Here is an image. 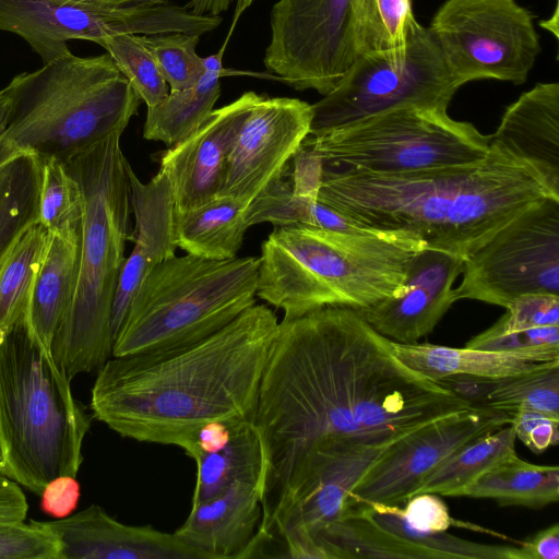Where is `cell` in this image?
Here are the masks:
<instances>
[{
	"mask_svg": "<svg viewBox=\"0 0 559 559\" xmlns=\"http://www.w3.org/2000/svg\"><path fill=\"white\" fill-rule=\"evenodd\" d=\"M311 105L257 94L230 145L216 195L248 205L277 178L310 133Z\"/></svg>",
	"mask_w": 559,
	"mask_h": 559,
	"instance_id": "16",
	"label": "cell"
},
{
	"mask_svg": "<svg viewBox=\"0 0 559 559\" xmlns=\"http://www.w3.org/2000/svg\"><path fill=\"white\" fill-rule=\"evenodd\" d=\"M129 180L135 217L134 247L126 258L114 298V341L140 283L156 265L175 257L178 248L174 233L175 202L166 175L158 170L147 182H142L130 166Z\"/></svg>",
	"mask_w": 559,
	"mask_h": 559,
	"instance_id": "20",
	"label": "cell"
},
{
	"mask_svg": "<svg viewBox=\"0 0 559 559\" xmlns=\"http://www.w3.org/2000/svg\"><path fill=\"white\" fill-rule=\"evenodd\" d=\"M442 382L474 405L507 413L534 411L559 419V360L502 379L450 377Z\"/></svg>",
	"mask_w": 559,
	"mask_h": 559,
	"instance_id": "27",
	"label": "cell"
},
{
	"mask_svg": "<svg viewBox=\"0 0 559 559\" xmlns=\"http://www.w3.org/2000/svg\"><path fill=\"white\" fill-rule=\"evenodd\" d=\"M12 108V97L9 88L5 86L0 90V136L7 129Z\"/></svg>",
	"mask_w": 559,
	"mask_h": 559,
	"instance_id": "48",
	"label": "cell"
},
{
	"mask_svg": "<svg viewBox=\"0 0 559 559\" xmlns=\"http://www.w3.org/2000/svg\"><path fill=\"white\" fill-rule=\"evenodd\" d=\"M242 202L215 195L205 203L174 213L177 247L188 254L209 260H229L237 257L249 227Z\"/></svg>",
	"mask_w": 559,
	"mask_h": 559,
	"instance_id": "25",
	"label": "cell"
},
{
	"mask_svg": "<svg viewBox=\"0 0 559 559\" xmlns=\"http://www.w3.org/2000/svg\"><path fill=\"white\" fill-rule=\"evenodd\" d=\"M490 142L534 166L559 194V84L537 83L507 107Z\"/></svg>",
	"mask_w": 559,
	"mask_h": 559,
	"instance_id": "22",
	"label": "cell"
},
{
	"mask_svg": "<svg viewBox=\"0 0 559 559\" xmlns=\"http://www.w3.org/2000/svg\"><path fill=\"white\" fill-rule=\"evenodd\" d=\"M394 355L421 376L440 382L450 377L502 379L546 367L559 360V348L489 350L430 343L391 341Z\"/></svg>",
	"mask_w": 559,
	"mask_h": 559,
	"instance_id": "23",
	"label": "cell"
},
{
	"mask_svg": "<svg viewBox=\"0 0 559 559\" xmlns=\"http://www.w3.org/2000/svg\"><path fill=\"white\" fill-rule=\"evenodd\" d=\"M511 423V413L474 405L394 441L373 462L350 502L402 506L447 459L473 439ZM349 508V507H348Z\"/></svg>",
	"mask_w": 559,
	"mask_h": 559,
	"instance_id": "15",
	"label": "cell"
},
{
	"mask_svg": "<svg viewBox=\"0 0 559 559\" xmlns=\"http://www.w3.org/2000/svg\"><path fill=\"white\" fill-rule=\"evenodd\" d=\"M277 328L275 313L254 304L193 343L111 356L97 370L92 416L122 437L187 453L206 424L254 419Z\"/></svg>",
	"mask_w": 559,
	"mask_h": 559,
	"instance_id": "2",
	"label": "cell"
},
{
	"mask_svg": "<svg viewBox=\"0 0 559 559\" xmlns=\"http://www.w3.org/2000/svg\"><path fill=\"white\" fill-rule=\"evenodd\" d=\"M507 312L490 328L491 332L559 326V296L526 294L514 298Z\"/></svg>",
	"mask_w": 559,
	"mask_h": 559,
	"instance_id": "40",
	"label": "cell"
},
{
	"mask_svg": "<svg viewBox=\"0 0 559 559\" xmlns=\"http://www.w3.org/2000/svg\"><path fill=\"white\" fill-rule=\"evenodd\" d=\"M59 533L50 522L0 524V559H63Z\"/></svg>",
	"mask_w": 559,
	"mask_h": 559,
	"instance_id": "39",
	"label": "cell"
},
{
	"mask_svg": "<svg viewBox=\"0 0 559 559\" xmlns=\"http://www.w3.org/2000/svg\"><path fill=\"white\" fill-rule=\"evenodd\" d=\"M116 131L64 166L78 182L83 206L80 263L70 308L51 354L73 379L98 370L111 356V311L130 236V164Z\"/></svg>",
	"mask_w": 559,
	"mask_h": 559,
	"instance_id": "5",
	"label": "cell"
},
{
	"mask_svg": "<svg viewBox=\"0 0 559 559\" xmlns=\"http://www.w3.org/2000/svg\"><path fill=\"white\" fill-rule=\"evenodd\" d=\"M254 0H236L235 10L233 14V23L231 27L236 25L239 17L243 14V12L249 9V7L253 3Z\"/></svg>",
	"mask_w": 559,
	"mask_h": 559,
	"instance_id": "50",
	"label": "cell"
},
{
	"mask_svg": "<svg viewBox=\"0 0 559 559\" xmlns=\"http://www.w3.org/2000/svg\"><path fill=\"white\" fill-rule=\"evenodd\" d=\"M12 108L0 136V166L20 154L66 164L116 131L123 132L141 103L106 52H72L15 75L7 85Z\"/></svg>",
	"mask_w": 559,
	"mask_h": 559,
	"instance_id": "6",
	"label": "cell"
},
{
	"mask_svg": "<svg viewBox=\"0 0 559 559\" xmlns=\"http://www.w3.org/2000/svg\"><path fill=\"white\" fill-rule=\"evenodd\" d=\"M460 87L430 32L417 23L403 50L356 58L336 86L311 105L309 134L397 107L448 110Z\"/></svg>",
	"mask_w": 559,
	"mask_h": 559,
	"instance_id": "10",
	"label": "cell"
},
{
	"mask_svg": "<svg viewBox=\"0 0 559 559\" xmlns=\"http://www.w3.org/2000/svg\"><path fill=\"white\" fill-rule=\"evenodd\" d=\"M28 502L21 486L0 472V524L26 520Z\"/></svg>",
	"mask_w": 559,
	"mask_h": 559,
	"instance_id": "45",
	"label": "cell"
},
{
	"mask_svg": "<svg viewBox=\"0 0 559 559\" xmlns=\"http://www.w3.org/2000/svg\"><path fill=\"white\" fill-rule=\"evenodd\" d=\"M510 425L514 429L516 439L536 454L558 444V418L534 411L518 409L511 413Z\"/></svg>",
	"mask_w": 559,
	"mask_h": 559,
	"instance_id": "43",
	"label": "cell"
},
{
	"mask_svg": "<svg viewBox=\"0 0 559 559\" xmlns=\"http://www.w3.org/2000/svg\"><path fill=\"white\" fill-rule=\"evenodd\" d=\"M474 404L404 365L391 340L345 306L278 322L253 423L266 471L257 533L267 531L296 465L335 442L390 445Z\"/></svg>",
	"mask_w": 559,
	"mask_h": 559,
	"instance_id": "1",
	"label": "cell"
},
{
	"mask_svg": "<svg viewBox=\"0 0 559 559\" xmlns=\"http://www.w3.org/2000/svg\"><path fill=\"white\" fill-rule=\"evenodd\" d=\"M427 28L460 86L523 84L542 50L534 17L516 0H445Z\"/></svg>",
	"mask_w": 559,
	"mask_h": 559,
	"instance_id": "12",
	"label": "cell"
},
{
	"mask_svg": "<svg viewBox=\"0 0 559 559\" xmlns=\"http://www.w3.org/2000/svg\"><path fill=\"white\" fill-rule=\"evenodd\" d=\"M515 440L516 436L511 425L473 439L436 468L416 493L431 492L461 497L481 475L516 453Z\"/></svg>",
	"mask_w": 559,
	"mask_h": 559,
	"instance_id": "32",
	"label": "cell"
},
{
	"mask_svg": "<svg viewBox=\"0 0 559 559\" xmlns=\"http://www.w3.org/2000/svg\"><path fill=\"white\" fill-rule=\"evenodd\" d=\"M313 536L329 559H439L436 552L381 525L362 503L350 504Z\"/></svg>",
	"mask_w": 559,
	"mask_h": 559,
	"instance_id": "26",
	"label": "cell"
},
{
	"mask_svg": "<svg viewBox=\"0 0 559 559\" xmlns=\"http://www.w3.org/2000/svg\"><path fill=\"white\" fill-rule=\"evenodd\" d=\"M102 46L112 58L120 72L130 82L136 95L147 107L162 102L169 87L147 49L138 35H117L100 38Z\"/></svg>",
	"mask_w": 559,
	"mask_h": 559,
	"instance_id": "38",
	"label": "cell"
},
{
	"mask_svg": "<svg viewBox=\"0 0 559 559\" xmlns=\"http://www.w3.org/2000/svg\"><path fill=\"white\" fill-rule=\"evenodd\" d=\"M81 235L49 233L46 251L31 292L24 321L28 334L51 353L76 288Z\"/></svg>",
	"mask_w": 559,
	"mask_h": 559,
	"instance_id": "24",
	"label": "cell"
},
{
	"mask_svg": "<svg viewBox=\"0 0 559 559\" xmlns=\"http://www.w3.org/2000/svg\"><path fill=\"white\" fill-rule=\"evenodd\" d=\"M71 380L24 318L0 342V472L37 496L57 477H76L83 462L93 416Z\"/></svg>",
	"mask_w": 559,
	"mask_h": 559,
	"instance_id": "7",
	"label": "cell"
},
{
	"mask_svg": "<svg viewBox=\"0 0 559 559\" xmlns=\"http://www.w3.org/2000/svg\"><path fill=\"white\" fill-rule=\"evenodd\" d=\"M82 217V195L75 179L64 164L56 160L44 163L38 223L48 233L80 236Z\"/></svg>",
	"mask_w": 559,
	"mask_h": 559,
	"instance_id": "36",
	"label": "cell"
},
{
	"mask_svg": "<svg viewBox=\"0 0 559 559\" xmlns=\"http://www.w3.org/2000/svg\"><path fill=\"white\" fill-rule=\"evenodd\" d=\"M51 524L60 535L63 559H211L175 533L123 524L97 504Z\"/></svg>",
	"mask_w": 559,
	"mask_h": 559,
	"instance_id": "19",
	"label": "cell"
},
{
	"mask_svg": "<svg viewBox=\"0 0 559 559\" xmlns=\"http://www.w3.org/2000/svg\"><path fill=\"white\" fill-rule=\"evenodd\" d=\"M254 95L246 92L213 109L191 135L163 153L159 170L169 181L175 210L197 207L218 193L230 145Z\"/></svg>",
	"mask_w": 559,
	"mask_h": 559,
	"instance_id": "18",
	"label": "cell"
},
{
	"mask_svg": "<svg viewBox=\"0 0 559 559\" xmlns=\"http://www.w3.org/2000/svg\"><path fill=\"white\" fill-rule=\"evenodd\" d=\"M44 163L34 154H20L0 166V263L34 224Z\"/></svg>",
	"mask_w": 559,
	"mask_h": 559,
	"instance_id": "31",
	"label": "cell"
},
{
	"mask_svg": "<svg viewBox=\"0 0 559 559\" xmlns=\"http://www.w3.org/2000/svg\"><path fill=\"white\" fill-rule=\"evenodd\" d=\"M520 559H559V525L542 530L519 546Z\"/></svg>",
	"mask_w": 559,
	"mask_h": 559,
	"instance_id": "46",
	"label": "cell"
},
{
	"mask_svg": "<svg viewBox=\"0 0 559 559\" xmlns=\"http://www.w3.org/2000/svg\"><path fill=\"white\" fill-rule=\"evenodd\" d=\"M84 3L103 4V5H120V4H132V3H164L170 0H73Z\"/></svg>",
	"mask_w": 559,
	"mask_h": 559,
	"instance_id": "49",
	"label": "cell"
},
{
	"mask_svg": "<svg viewBox=\"0 0 559 559\" xmlns=\"http://www.w3.org/2000/svg\"><path fill=\"white\" fill-rule=\"evenodd\" d=\"M260 259L192 254L156 265L140 283L117 333L112 356L202 340L255 304Z\"/></svg>",
	"mask_w": 559,
	"mask_h": 559,
	"instance_id": "8",
	"label": "cell"
},
{
	"mask_svg": "<svg viewBox=\"0 0 559 559\" xmlns=\"http://www.w3.org/2000/svg\"><path fill=\"white\" fill-rule=\"evenodd\" d=\"M417 23L412 0H352L350 39L356 58L403 50Z\"/></svg>",
	"mask_w": 559,
	"mask_h": 559,
	"instance_id": "33",
	"label": "cell"
},
{
	"mask_svg": "<svg viewBox=\"0 0 559 559\" xmlns=\"http://www.w3.org/2000/svg\"><path fill=\"white\" fill-rule=\"evenodd\" d=\"M464 260L425 247L413 257L397 296L358 311L384 337L402 344L417 343L433 331L456 301L452 286L462 273Z\"/></svg>",
	"mask_w": 559,
	"mask_h": 559,
	"instance_id": "17",
	"label": "cell"
},
{
	"mask_svg": "<svg viewBox=\"0 0 559 559\" xmlns=\"http://www.w3.org/2000/svg\"><path fill=\"white\" fill-rule=\"evenodd\" d=\"M48 238L49 233L34 224L0 263V342L25 316Z\"/></svg>",
	"mask_w": 559,
	"mask_h": 559,
	"instance_id": "34",
	"label": "cell"
},
{
	"mask_svg": "<svg viewBox=\"0 0 559 559\" xmlns=\"http://www.w3.org/2000/svg\"><path fill=\"white\" fill-rule=\"evenodd\" d=\"M263 485L237 480L221 495L192 504L175 534L211 559L240 558L262 518Z\"/></svg>",
	"mask_w": 559,
	"mask_h": 559,
	"instance_id": "21",
	"label": "cell"
},
{
	"mask_svg": "<svg viewBox=\"0 0 559 559\" xmlns=\"http://www.w3.org/2000/svg\"><path fill=\"white\" fill-rule=\"evenodd\" d=\"M139 40L153 57L169 92L193 86L205 67L197 53L200 36L186 33L138 35Z\"/></svg>",
	"mask_w": 559,
	"mask_h": 559,
	"instance_id": "37",
	"label": "cell"
},
{
	"mask_svg": "<svg viewBox=\"0 0 559 559\" xmlns=\"http://www.w3.org/2000/svg\"><path fill=\"white\" fill-rule=\"evenodd\" d=\"M352 0H278L264 66L297 91L331 92L356 60Z\"/></svg>",
	"mask_w": 559,
	"mask_h": 559,
	"instance_id": "14",
	"label": "cell"
},
{
	"mask_svg": "<svg viewBox=\"0 0 559 559\" xmlns=\"http://www.w3.org/2000/svg\"><path fill=\"white\" fill-rule=\"evenodd\" d=\"M225 46L204 60L205 70L191 87L168 95L153 107H147L143 136L171 147L191 135L213 111L221 95L219 79L228 70L223 67Z\"/></svg>",
	"mask_w": 559,
	"mask_h": 559,
	"instance_id": "28",
	"label": "cell"
},
{
	"mask_svg": "<svg viewBox=\"0 0 559 559\" xmlns=\"http://www.w3.org/2000/svg\"><path fill=\"white\" fill-rule=\"evenodd\" d=\"M231 0H191L189 7L198 13L219 14L226 11Z\"/></svg>",
	"mask_w": 559,
	"mask_h": 559,
	"instance_id": "47",
	"label": "cell"
},
{
	"mask_svg": "<svg viewBox=\"0 0 559 559\" xmlns=\"http://www.w3.org/2000/svg\"><path fill=\"white\" fill-rule=\"evenodd\" d=\"M461 497L491 499L499 506L544 508L559 499V467L536 465L514 453L481 475Z\"/></svg>",
	"mask_w": 559,
	"mask_h": 559,
	"instance_id": "30",
	"label": "cell"
},
{
	"mask_svg": "<svg viewBox=\"0 0 559 559\" xmlns=\"http://www.w3.org/2000/svg\"><path fill=\"white\" fill-rule=\"evenodd\" d=\"M41 510L56 519H63L76 509L81 487L76 477L60 476L50 480L40 493Z\"/></svg>",
	"mask_w": 559,
	"mask_h": 559,
	"instance_id": "44",
	"label": "cell"
},
{
	"mask_svg": "<svg viewBox=\"0 0 559 559\" xmlns=\"http://www.w3.org/2000/svg\"><path fill=\"white\" fill-rule=\"evenodd\" d=\"M362 503L384 527L436 552L439 559H520L519 546L480 544L444 532H419L405 523L400 506Z\"/></svg>",
	"mask_w": 559,
	"mask_h": 559,
	"instance_id": "35",
	"label": "cell"
},
{
	"mask_svg": "<svg viewBox=\"0 0 559 559\" xmlns=\"http://www.w3.org/2000/svg\"><path fill=\"white\" fill-rule=\"evenodd\" d=\"M554 192L539 171L490 142L479 163L389 174H325L318 201L368 229L401 233L468 258Z\"/></svg>",
	"mask_w": 559,
	"mask_h": 559,
	"instance_id": "3",
	"label": "cell"
},
{
	"mask_svg": "<svg viewBox=\"0 0 559 559\" xmlns=\"http://www.w3.org/2000/svg\"><path fill=\"white\" fill-rule=\"evenodd\" d=\"M489 350H530L559 348V326L491 332L488 329L472 337L465 345Z\"/></svg>",
	"mask_w": 559,
	"mask_h": 559,
	"instance_id": "41",
	"label": "cell"
},
{
	"mask_svg": "<svg viewBox=\"0 0 559 559\" xmlns=\"http://www.w3.org/2000/svg\"><path fill=\"white\" fill-rule=\"evenodd\" d=\"M417 238L307 224L275 226L261 247L257 296L294 319L326 306L356 310L397 296Z\"/></svg>",
	"mask_w": 559,
	"mask_h": 559,
	"instance_id": "4",
	"label": "cell"
},
{
	"mask_svg": "<svg viewBox=\"0 0 559 559\" xmlns=\"http://www.w3.org/2000/svg\"><path fill=\"white\" fill-rule=\"evenodd\" d=\"M455 300L507 308L526 294L559 296V198L530 206L464 260Z\"/></svg>",
	"mask_w": 559,
	"mask_h": 559,
	"instance_id": "13",
	"label": "cell"
},
{
	"mask_svg": "<svg viewBox=\"0 0 559 559\" xmlns=\"http://www.w3.org/2000/svg\"><path fill=\"white\" fill-rule=\"evenodd\" d=\"M192 459L197 465L192 504L221 495L237 480L264 484L265 453L253 420L231 424L229 437L219 448Z\"/></svg>",
	"mask_w": 559,
	"mask_h": 559,
	"instance_id": "29",
	"label": "cell"
},
{
	"mask_svg": "<svg viewBox=\"0 0 559 559\" xmlns=\"http://www.w3.org/2000/svg\"><path fill=\"white\" fill-rule=\"evenodd\" d=\"M400 506V513L407 525L419 532H444L455 521L439 495L419 492Z\"/></svg>",
	"mask_w": 559,
	"mask_h": 559,
	"instance_id": "42",
	"label": "cell"
},
{
	"mask_svg": "<svg viewBox=\"0 0 559 559\" xmlns=\"http://www.w3.org/2000/svg\"><path fill=\"white\" fill-rule=\"evenodd\" d=\"M301 147L325 174H393L479 163L490 135L448 110L406 106L309 134Z\"/></svg>",
	"mask_w": 559,
	"mask_h": 559,
	"instance_id": "9",
	"label": "cell"
},
{
	"mask_svg": "<svg viewBox=\"0 0 559 559\" xmlns=\"http://www.w3.org/2000/svg\"><path fill=\"white\" fill-rule=\"evenodd\" d=\"M221 15L198 14L169 2L103 5L73 0H0V31L23 38L43 64L71 52L67 41L97 43L117 35L186 33L201 36Z\"/></svg>",
	"mask_w": 559,
	"mask_h": 559,
	"instance_id": "11",
	"label": "cell"
}]
</instances>
